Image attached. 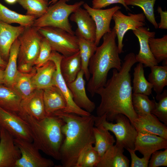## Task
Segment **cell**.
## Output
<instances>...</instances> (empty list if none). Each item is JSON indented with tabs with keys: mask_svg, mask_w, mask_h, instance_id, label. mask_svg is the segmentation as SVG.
Returning <instances> with one entry per match:
<instances>
[{
	"mask_svg": "<svg viewBox=\"0 0 167 167\" xmlns=\"http://www.w3.org/2000/svg\"><path fill=\"white\" fill-rule=\"evenodd\" d=\"M167 148V139L150 134L138 132L135 143L134 150L143 156L151 157L152 154L159 150Z\"/></svg>",
	"mask_w": 167,
	"mask_h": 167,
	"instance_id": "e0dca14e",
	"label": "cell"
},
{
	"mask_svg": "<svg viewBox=\"0 0 167 167\" xmlns=\"http://www.w3.org/2000/svg\"><path fill=\"white\" fill-rule=\"evenodd\" d=\"M148 167L167 166V148L164 151H156L151 155Z\"/></svg>",
	"mask_w": 167,
	"mask_h": 167,
	"instance_id": "60d3db41",
	"label": "cell"
},
{
	"mask_svg": "<svg viewBox=\"0 0 167 167\" xmlns=\"http://www.w3.org/2000/svg\"><path fill=\"white\" fill-rule=\"evenodd\" d=\"M18 114L28 124L35 146L46 154L60 160V149L64 139L63 120L53 115L38 120L25 114Z\"/></svg>",
	"mask_w": 167,
	"mask_h": 167,
	"instance_id": "277c9868",
	"label": "cell"
},
{
	"mask_svg": "<svg viewBox=\"0 0 167 167\" xmlns=\"http://www.w3.org/2000/svg\"><path fill=\"white\" fill-rule=\"evenodd\" d=\"M148 43L151 51L159 63L167 61V35L161 38L150 37Z\"/></svg>",
	"mask_w": 167,
	"mask_h": 167,
	"instance_id": "e575fe53",
	"label": "cell"
},
{
	"mask_svg": "<svg viewBox=\"0 0 167 167\" xmlns=\"http://www.w3.org/2000/svg\"><path fill=\"white\" fill-rule=\"evenodd\" d=\"M0 135H1V126H0Z\"/></svg>",
	"mask_w": 167,
	"mask_h": 167,
	"instance_id": "f907efd6",
	"label": "cell"
},
{
	"mask_svg": "<svg viewBox=\"0 0 167 167\" xmlns=\"http://www.w3.org/2000/svg\"><path fill=\"white\" fill-rule=\"evenodd\" d=\"M137 62L133 53L125 57L119 71L113 69L111 77L96 94L99 95L101 101L96 109L97 116L105 115L106 120L113 122L116 116L122 114L131 123L138 117L132 104V87L130 71Z\"/></svg>",
	"mask_w": 167,
	"mask_h": 167,
	"instance_id": "6da1fadb",
	"label": "cell"
},
{
	"mask_svg": "<svg viewBox=\"0 0 167 167\" xmlns=\"http://www.w3.org/2000/svg\"><path fill=\"white\" fill-rule=\"evenodd\" d=\"M70 19L77 25L76 30L85 39L95 42L96 37L95 23L89 14L80 7L72 13Z\"/></svg>",
	"mask_w": 167,
	"mask_h": 167,
	"instance_id": "ffe728a7",
	"label": "cell"
},
{
	"mask_svg": "<svg viewBox=\"0 0 167 167\" xmlns=\"http://www.w3.org/2000/svg\"><path fill=\"white\" fill-rule=\"evenodd\" d=\"M52 50L47 41L42 37L38 57L34 62L36 68L40 67L49 60Z\"/></svg>",
	"mask_w": 167,
	"mask_h": 167,
	"instance_id": "ab89813d",
	"label": "cell"
},
{
	"mask_svg": "<svg viewBox=\"0 0 167 167\" xmlns=\"http://www.w3.org/2000/svg\"><path fill=\"white\" fill-rule=\"evenodd\" d=\"M14 140L21 153L15 167H51L54 165L52 160L41 156L39 149L32 142L15 138Z\"/></svg>",
	"mask_w": 167,
	"mask_h": 167,
	"instance_id": "9c48e42d",
	"label": "cell"
},
{
	"mask_svg": "<svg viewBox=\"0 0 167 167\" xmlns=\"http://www.w3.org/2000/svg\"><path fill=\"white\" fill-rule=\"evenodd\" d=\"M62 75L66 83L74 81L81 70L79 51L71 56L63 57L60 63Z\"/></svg>",
	"mask_w": 167,
	"mask_h": 167,
	"instance_id": "d4e9b609",
	"label": "cell"
},
{
	"mask_svg": "<svg viewBox=\"0 0 167 167\" xmlns=\"http://www.w3.org/2000/svg\"><path fill=\"white\" fill-rule=\"evenodd\" d=\"M138 132L156 135L167 139V126L153 114L139 116L131 123Z\"/></svg>",
	"mask_w": 167,
	"mask_h": 167,
	"instance_id": "2e32d148",
	"label": "cell"
},
{
	"mask_svg": "<svg viewBox=\"0 0 167 167\" xmlns=\"http://www.w3.org/2000/svg\"><path fill=\"white\" fill-rule=\"evenodd\" d=\"M7 62L2 58L0 54V67L2 68H5Z\"/></svg>",
	"mask_w": 167,
	"mask_h": 167,
	"instance_id": "7dc6e473",
	"label": "cell"
},
{
	"mask_svg": "<svg viewBox=\"0 0 167 167\" xmlns=\"http://www.w3.org/2000/svg\"><path fill=\"white\" fill-rule=\"evenodd\" d=\"M66 2V0H58L51 4L44 14L35 19L32 26L36 28L45 27L58 28L75 35V32L69 21V17L84 2L81 1L69 5Z\"/></svg>",
	"mask_w": 167,
	"mask_h": 167,
	"instance_id": "5b68a950",
	"label": "cell"
},
{
	"mask_svg": "<svg viewBox=\"0 0 167 167\" xmlns=\"http://www.w3.org/2000/svg\"><path fill=\"white\" fill-rule=\"evenodd\" d=\"M46 0V1H47L48 0Z\"/></svg>",
	"mask_w": 167,
	"mask_h": 167,
	"instance_id": "816d5d0a",
	"label": "cell"
},
{
	"mask_svg": "<svg viewBox=\"0 0 167 167\" xmlns=\"http://www.w3.org/2000/svg\"><path fill=\"white\" fill-rule=\"evenodd\" d=\"M145 17L143 13L134 14L129 13L127 15L118 10L113 14L112 19L114 22L113 28L118 38L119 54L123 52V41L125 33L129 30H135L145 25Z\"/></svg>",
	"mask_w": 167,
	"mask_h": 167,
	"instance_id": "30bf717a",
	"label": "cell"
},
{
	"mask_svg": "<svg viewBox=\"0 0 167 167\" xmlns=\"http://www.w3.org/2000/svg\"><path fill=\"white\" fill-rule=\"evenodd\" d=\"M155 105L151 113L154 115L161 122L167 125V90H164L161 93L157 94Z\"/></svg>",
	"mask_w": 167,
	"mask_h": 167,
	"instance_id": "74e56055",
	"label": "cell"
},
{
	"mask_svg": "<svg viewBox=\"0 0 167 167\" xmlns=\"http://www.w3.org/2000/svg\"><path fill=\"white\" fill-rule=\"evenodd\" d=\"M84 75V72L81 70L74 81L66 84L75 104L79 108L91 113L94 110L96 106L86 94Z\"/></svg>",
	"mask_w": 167,
	"mask_h": 167,
	"instance_id": "ac0fdd59",
	"label": "cell"
},
{
	"mask_svg": "<svg viewBox=\"0 0 167 167\" xmlns=\"http://www.w3.org/2000/svg\"><path fill=\"white\" fill-rule=\"evenodd\" d=\"M58 0H52L49 2V4H52L54 3H55ZM71 0H66V2H68L70 1Z\"/></svg>",
	"mask_w": 167,
	"mask_h": 167,
	"instance_id": "681fc988",
	"label": "cell"
},
{
	"mask_svg": "<svg viewBox=\"0 0 167 167\" xmlns=\"http://www.w3.org/2000/svg\"><path fill=\"white\" fill-rule=\"evenodd\" d=\"M17 2L26 10V15L36 19L44 14L49 7V3L45 0H17Z\"/></svg>",
	"mask_w": 167,
	"mask_h": 167,
	"instance_id": "d590c367",
	"label": "cell"
},
{
	"mask_svg": "<svg viewBox=\"0 0 167 167\" xmlns=\"http://www.w3.org/2000/svg\"><path fill=\"white\" fill-rule=\"evenodd\" d=\"M43 98L46 116L64 111L66 106L64 97L60 89L54 85L43 89Z\"/></svg>",
	"mask_w": 167,
	"mask_h": 167,
	"instance_id": "7402d4cb",
	"label": "cell"
},
{
	"mask_svg": "<svg viewBox=\"0 0 167 167\" xmlns=\"http://www.w3.org/2000/svg\"><path fill=\"white\" fill-rule=\"evenodd\" d=\"M14 137L1 127L0 167H15L21 153L14 140Z\"/></svg>",
	"mask_w": 167,
	"mask_h": 167,
	"instance_id": "5bb4252c",
	"label": "cell"
},
{
	"mask_svg": "<svg viewBox=\"0 0 167 167\" xmlns=\"http://www.w3.org/2000/svg\"><path fill=\"white\" fill-rule=\"evenodd\" d=\"M43 92V89H36L29 96L22 99L18 114H25L38 120L46 116Z\"/></svg>",
	"mask_w": 167,
	"mask_h": 167,
	"instance_id": "d6986e66",
	"label": "cell"
},
{
	"mask_svg": "<svg viewBox=\"0 0 167 167\" xmlns=\"http://www.w3.org/2000/svg\"><path fill=\"white\" fill-rule=\"evenodd\" d=\"M100 158L93 145H90L82 154L76 167H96Z\"/></svg>",
	"mask_w": 167,
	"mask_h": 167,
	"instance_id": "f35d334b",
	"label": "cell"
},
{
	"mask_svg": "<svg viewBox=\"0 0 167 167\" xmlns=\"http://www.w3.org/2000/svg\"><path fill=\"white\" fill-rule=\"evenodd\" d=\"M53 115L61 118L64 122L62 127L64 139L60 149L62 166L76 167L85 150L95 143V116H81L62 111Z\"/></svg>",
	"mask_w": 167,
	"mask_h": 167,
	"instance_id": "7a4b0ae2",
	"label": "cell"
},
{
	"mask_svg": "<svg viewBox=\"0 0 167 167\" xmlns=\"http://www.w3.org/2000/svg\"><path fill=\"white\" fill-rule=\"evenodd\" d=\"M132 101L133 108L138 115L151 113L155 105L154 99L151 100L148 96L142 94L133 93Z\"/></svg>",
	"mask_w": 167,
	"mask_h": 167,
	"instance_id": "836d02e7",
	"label": "cell"
},
{
	"mask_svg": "<svg viewBox=\"0 0 167 167\" xmlns=\"http://www.w3.org/2000/svg\"><path fill=\"white\" fill-rule=\"evenodd\" d=\"M37 28L42 37L47 41L52 51L60 53L64 57L71 56L79 51L78 39L76 36L53 27Z\"/></svg>",
	"mask_w": 167,
	"mask_h": 167,
	"instance_id": "52a82bcc",
	"label": "cell"
},
{
	"mask_svg": "<svg viewBox=\"0 0 167 167\" xmlns=\"http://www.w3.org/2000/svg\"><path fill=\"white\" fill-rule=\"evenodd\" d=\"M56 69L55 63L50 60L41 66L36 68L35 73L32 78L36 89L43 90L54 85V76Z\"/></svg>",
	"mask_w": 167,
	"mask_h": 167,
	"instance_id": "cb8c5ba5",
	"label": "cell"
},
{
	"mask_svg": "<svg viewBox=\"0 0 167 167\" xmlns=\"http://www.w3.org/2000/svg\"><path fill=\"white\" fill-rule=\"evenodd\" d=\"M22 98L13 88L0 85V106L18 114Z\"/></svg>",
	"mask_w": 167,
	"mask_h": 167,
	"instance_id": "83f0119b",
	"label": "cell"
},
{
	"mask_svg": "<svg viewBox=\"0 0 167 167\" xmlns=\"http://www.w3.org/2000/svg\"><path fill=\"white\" fill-rule=\"evenodd\" d=\"M63 57V55L58 52L52 51L49 59V60L53 61L56 65V69L54 76V84L61 92L66 103V108L62 111L81 116H90L91 115V113L79 108L75 104L73 100L72 94L62 75L60 65Z\"/></svg>",
	"mask_w": 167,
	"mask_h": 167,
	"instance_id": "7c38bea8",
	"label": "cell"
},
{
	"mask_svg": "<svg viewBox=\"0 0 167 167\" xmlns=\"http://www.w3.org/2000/svg\"><path fill=\"white\" fill-rule=\"evenodd\" d=\"M36 71L35 66L33 70L29 73H22L18 71L11 88L20 96L22 99L29 96L36 89L32 80Z\"/></svg>",
	"mask_w": 167,
	"mask_h": 167,
	"instance_id": "f546056e",
	"label": "cell"
},
{
	"mask_svg": "<svg viewBox=\"0 0 167 167\" xmlns=\"http://www.w3.org/2000/svg\"><path fill=\"white\" fill-rule=\"evenodd\" d=\"M34 68V66L29 63H22L18 65V71L22 73H30L33 70Z\"/></svg>",
	"mask_w": 167,
	"mask_h": 167,
	"instance_id": "f6af8a7d",
	"label": "cell"
},
{
	"mask_svg": "<svg viewBox=\"0 0 167 167\" xmlns=\"http://www.w3.org/2000/svg\"><path fill=\"white\" fill-rule=\"evenodd\" d=\"M83 7L94 20L96 27V37L95 44L96 46L99 44L101 39L105 33L111 30L110 24L114 13L121 7L116 6L105 9H96L91 7L87 3Z\"/></svg>",
	"mask_w": 167,
	"mask_h": 167,
	"instance_id": "4fadbf2b",
	"label": "cell"
},
{
	"mask_svg": "<svg viewBox=\"0 0 167 167\" xmlns=\"http://www.w3.org/2000/svg\"><path fill=\"white\" fill-rule=\"evenodd\" d=\"M94 125L100 124L113 132L116 138V145L126 149H134L135 143L138 132L125 115L119 114L116 117V123L107 121L105 115L95 116Z\"/></svg>",
	"mask_w": 167,
	"mask_h": 167,
	"instance_id": "8992f818",
	"label": "cell"
},
{
	"mask_svg": "<svg viewBox=\"0 0 167 167\" xmlns=\"http://www.w3.org/2000/svg\"><path fill=\"white\" fill-rule=\"evenodd\" d=\"M75 34L78 39L81 70L84 72L87 80L88 81L90 76L88 69L89 62L95 52L97 46L95 45L94 42L84 38L76 30Z\"/></svg>",
	"mask_w": 167,
	"mask_h": 167,
	"instance_id": "484cf974",
	"label": "cell"
},
{
	"mask_svg": "<svg viewBox=\"0 0 167 167\" xmlns=\"http://www.w3.org/2000/svg\"><path fill=\"white\" fill-rule=\"evenodd\" d=\"M36 19L33 16L11 10L0 2V20L2 22L9 24L17 23L26 28L32 26Z\"/></svg>",
	"mask_w": 167,
	"mask_h": 167,
	"instance_id": "4dcf8cb0",
	"label": "cell"
},
{
	"mask_svg": "<svg viewBox=\"0 0 167 167\" xmlns=\"http://www.w3.org/2000/svg\"><path fill=\"white\" fill-rule=\"evenodd\" d=\"M137 37L139 44V53L135 55L136 59L139 63L142 64L144 67H151L158 65L157 61L152 54L149 46L148 39L155 37L156 32L150 31L148 28L142 27L132 30Z\"/></svg>",
	"mask_w": 167,
	"mask_h": 167,
	"instance_id": "9a60e30c",
	"label": "cell"
},
{
	"mask_svg": "<svg viewBox=\"0 0 167 167\" xmlns=\"http://www.w3.org/2000/svg\"><path fill=\"white\" fill-rule=\"evenodd\" d=\"M0 126L15 138L32 142V133L28 124L18 114L0 106Z\"/></svg>",
	"mask_w": 167,
	"mask_h": 167,
	"instance_id": "8fae6325",
	"label": "cell"
},
{
	"mask_svg": "<svg viewBox=\"0 0 167 167\" xmlns=\"http://www.w3.org/2000/svg\"><path fill=\"white\" fill-rule=\"evenodd\" d=\"M92 7L96 9H101L112 4L119 3L122 4L126 10L131 11L126 5L125 0H92Z\"/></svg>",
	"mask_w": 167,
	"mask_h": 167,
	"instance_id": "7bdbcfd3",
	"label": "cell"
},
{
	"mask_svg": "<svg viewBox=\"0 0 167 167\" xmlns=\"http://www.w3.org/2000/svg\"><path fill=\"white\" fill-rule=\"evenodd\" d=\"M42 37L36 28L32 26L25 28L18 38L20 45L18 65L27 63L34 66L39 54Z\"/></svg>",
	"mask_w": 167,
	"mask_h": 167,
	"instance_id": "ba28073f",
	"label": "cell"
},
{
	"mask_svg": "<svg viewBox=\"0 0 167 167\" xmlns=\"http://www.w3.org/2000/svg\"><path fill=\"white\" fill-rule=\"evenodd\" d=\"M156 0H125L126 5L137 6L143 10L145 18L154 26L158 28L154 13V5Z\"/></svg>",
	"mask_w": 167,
	"mask_h": 167,
	"instance_id": "8d00e7d4",
	"label": "cell"
},
{
	"mask_svg": "<svg viewBox=\"0 0 167 167\" xmlns=\"http://www.w3.org/2000/svg\"><path fill=\"white\" fill-rule=\"evenodd\" d=\"M6 2L10 4H13L17 2V0H4Z\"/></svg>",
	"mask_w": 167,
	"mask_h": 167,
	"instance_id": "c3c4849f",
	"label": "cell"
},
{
	"mask_svg": "<svg viewBox=\"0 0 167 167\" xmlns=\"http://www.w3.org/2000/svg\"><path fill=\"white\" fill-rule=\"evenodd\" d=\"M157 11L161 17L160 22L158 24V28L161 29H167V11H163L162 8L158 6Z\"/></svg>",
	"mask_w": 167,
	"mask_h": 167,
	"instance_id": "ee69618b",
	"label": "cell"
},
{
	"mask_svg": "<svg viewBox=\"0 0 167 167\" xmlns=\"http://www.w3.org/2000/svg\"><path fill=\"white\" fill-rule=\"evenodd\" d=\"M150 68L151 72L148 75V80L152 85L156 94L161 93L167 85V65H154Z\"/></svg>",
	"mask_w": 167,
	"mask_h": 167,
	"instance_id": "d6a6232c",
	"label": "cell"
},
{
	"mask_svg": "<svg viewBox=\"0 0 167 167\" xmlns=\"http://www.w3.org/2000/svg\"><path fill=\"white\" fill-rule=\"evenodd\" d=\"M4 83V70L0 67V85Z\"/></svg>",
	"mask_w": 167,
	"mask_h": 167,
	"instance_id": "bcb514c9",
	"label": "cell"
},
{
	"mask_svg": "<svg viewBox=\"0 0 167 167\" xmlns=\"http://www.w3.org/2000/svg\"><path fill=\"white\" fill-rule=\"evenodd\" d=\"M143 65L140 63L134 68L133 80L132 90L134 93L149 96L152 93V84L145 78Z\"/></svg>",
	"mask_w": 167,
	"mask_h": 167,
	"instance_id": "1f68e13d",
	"label": "cell"
},
{
	"mask_svg": "<svg viewBox=\"0 0 167 167\" xmlns=\"http://www.w3.org/2000/svg\"><path fill=\"white\" fill-rule=\"evenodd\" d=\"M25 28L20 25L13 26L0 20V54L5 61H8L13 44L23 32Z\"/></svg>",
	"mask_w": 167,
	"mask_h": 167,
	"instance_id": "44dd1931",
	"label": "cell"
},
{
	"mask_svg": "<svg viewBox=\"0 0 167 167\" xmlns=\"http://www.w3.org/2000/svg\"><path fill=\"white\" fill-rule=\"evenodd\" d=\"M116 36L113 28L105 34L102 44L97 47L89 61L88 69L91 77L88 80L87 90L92 96L105 85L110 69L119 71L121 68L122 63L116 42Z\"/></svg>",
	"mask_w": 167,
	"mask_h": 167,
	"instance_id": "3957f363",
	"label": "cell"
},
{
	"mask_svg": "<svg viewBox=\"0 0 167 167\" xmlns=\"http://www.w3.org/2000/svg\"><path fill=\"white\" fill-rule=\"evenodd\" d=\"M19 45V41L17 38L11 47L8 61L4 70V84L10 88L18 72V58Z\"/></svg>",
	"mask_w": 167,
	"mask_h": 167,
	"instance_id": "4316f807",
	"label": "cell"
},
{
	"mask_svg": "<svg viewBox=\"0 0 167 167\" xmlns=\"http://www.w3.org/2000/svg\"><path fill=\"white\" fill-rule=\"evenodd\" d=\"M93 133L95 139L94 147L100 157L110 147L114 145L116 140L109 131L102 125H94Z\"/></svg>",
	"mask_w": 167,
	"mask_h": 167,
	"instance_id": "f1b7e54d",
	"label": "cell"
},
{
	"mask_svg": "<svg viewBox=\"0 0 167 167\" xmlns=\"http://www.w3.org/2000/svg\"><path fill=\"white\" fill-rule=\"evenodd\" d=\"M124 148L113 145L100 158L96 167H128L130 160L124 155Z\"/></svg>",
	"mask_w": 167,
	"mask_h": 167,
	"instance_id": "603a6c76",
	"label": "cell"
},
{
	"mask_svg": "<svg viewBox=\"0 0 167 167\" xmlns=\"http://www.w3.org/2000/svg\"><path fill=\"white\" fill-rule=\"evenodd\" d=\"M129 152L131 158V167H148L150 158L143 156L138 157L135 153L134 149H127Z\"/></svg>",
	"mask_w": 167,
	"mask_h": 167,
	"instance_id": "b9f144b4",
	"label": "cell"
}]
</instances>
